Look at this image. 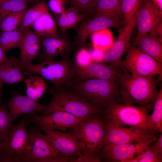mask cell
I'll return each mask as SVG.
<instances>
[{
    "label": "cell",
    "mask_w": 162,
    "mask_h": 162,
    "mask_svg": "<svg viewBox=\"0 0 162 162\" xmlns=\"http://www.w3.org/2000/svg\"><path fill=\"white\" fill-rule=\"evenodd\" d=\"M117 78L121 98L119 103L125 104H138L153 107L159 93L157 86L160 80L154 76L131 75L123 68Z\"/></svg>",
    "instance_id": "6da1fadb"
},
{
    "label": "cell",
    "mask_w": 162,
    "mask_h": 162,
    "mask_svg": "<svg viewBox=\"0 0 162 162\" xmlns=\"http://www.w3.org/2000/svg\"><path fill=\"white\" fill-rule=\"evenodd\" d=\"M70 88L102 114L112 105L119 103L121 98L117 78L75 81Z\"/></svg>",
    "instance_id": "7a4b0ae2"
},
{
    "label": "cell",
    "mask_w": 162,
    "mask_h": 162,
    "mask_svg": "<svg viewBox=\"0 0 162 162\" xmlns=\"http://www.w3.org/2000/svg\"><path fill=\"white\" fill-rule=\"evenodd\" d=\"M68 132L77 140L82 154L99 157V152L105 144L107 134L106 122L102 113L91 115L69 128Z\"/></svg>",
    "instance_id": "3957f363"
},
{
    "label": "cell",
    "mask_w": 162,
    "mask_h": 162,
    "mask_svg": "<svg viewBox=\"0 0 162 162\" xmlns=\"http://www.w3.org/2000/svg\"><path fill=\"white\" fill-rule=\"evenodd\" d=\"M21 64L24 74L38 75L57 88H70L75 81L77 66L69 57L58 61H46L38 64L21 63Z\"/></svg>",
    "instance_id": "277c9868"
},
{
    "label": "cell",
    "mask_w": 162,
    "mask_h": 162,
    "mask_svg": "<svg viewBox=\"0 0 162 162\" xmlns=\"http://www.w3.org/2000/svg\"><path fill=\"white\" fill-rule=\"evenodd\" d=\"M48 88V92L52 95V99L45 108L40 112V116L47 115L57 111L67 112L79 117L100 113L70 87L57 88L53 86Z\"/></svg>",
    "instance_id": "5b68a950"
},
{
    "label": "cell",
    "mask_w": 162,
    "mask_h": 162,
    "mask_svg": "<svg viewBox=\"0 0 162 162\" xmlns=\"http://www.w3.org/2000/svg\"><path fill=\"white\" fill-rule=\"evenodd\" d=\"M152 108L144 105H134L117 102L103 113L105 120L119 127L134 126L142 128L154 134L148 112Z\"/></svg>",
    "instance_id": "8992f818"
},
{
    "label": "cell",
    "mask_w": 162,
    "mask_h": 162,
    "mask_svg": "<svg viewBox=\"0 0 162 162\" xmlns=\"http://www.w3.org/2000/svg\"><path fill=\"white\" fill-rule=\"evenodd\" d=\"M33 137L32 129L26 130L24 117L1 143L0 159L4 162H24Z\"/></svg>",
    "instance_id": "52a82bcc"
},
{
    "label": "cell",
    "mask_w": 162,
    "mask_h": 162,
    "mask_svg": "<svg viewBox=\"0 0 162 162\" xmlns=\"http://www.w3.org/2000/svg\"><path fill=\"white\" fill-rule=\"evenodd\" d=\"M126 56L117 64L128 70L133 75L142 76L159 75L162 80V63L137 49L130 44L127 46Z\"/></svg>",
    "instance_id": "ba28073f"
},
{
    "label": "cell",
    "mask_w": 162,
    "mask_h": 162,
    "mask_svg": "<svg viewBox=\"0 0 162 162\" xmlns=\"http://www.w3.org/2000/svg\"><path fill=\"white\" fill-rule=\"evenodd\" d=\"M34 137L24 162H67L70 159L62 156L46 134L32 129Z\"/></svg>",
    "instance_id": "9c48e42d"
},
{
    "label": "cell",
    "mask_w": 162,
    "mask_h": 162,
    "mask_svg": "<svg viewBox=\"0 0 162 162\" xmlns=\"http://www.w3.org/2000/svg\"><path fill=\"white\" fill-rule=\"evenodd\" d=\"M106 121L107 134L105 144H133L158 138L154 134L140 128L119 127Z\"/></svg>",
    "instance_id": "30bf717a"
},
{
    "label": "cell",
    "mask_w": 162,
    "mask_h": 162,
    "mask_svg": "<svg viewBox=\"0 0 162 162\" xmlns=\"http://www.w3.org/2000/svg\"><path fill=\"white\" fill-rule=\"evenodd\" d=\"M28 115L27 118L28 123L34 124L37 126L50 130H59L64 132L91 115L79 117L67 112L57 111L45 116H40L38 113Z\"/></svg>",
    "instance_id": "8fae6325"
},
{
    "label": "cell",
    "mask_w": 162,
    "mask_h": 162,
    "mask_svg": "<svg viewBox=\"0 0 162 162\" xmlns=\"http://www.w3.org/2000/svg\"><path fill=\"white\" fill-rule=\"evenodd\" d=\"M157 140L152 139L133 144H105L100 151L99 156L101 161L128 162L141 153L147 146Z\"/></svg>",
    "instance_id": "7c38bea8"
},
{
    "label": "cell",
    "mask_w": 162,
    "mask_h": 162,
    "mask_svg": "<svg viewBox=\"0 0 162 162\" xmlns=\"http://www.w3.org/2000/svg\"><path fill=\"white\" fill-rule=\"evenodd\" d=\"M66 32L61 36H40L43 51L38 57L41 62L53 61L58 57H69L71 52L78 49Z\"/></svg>",
    "instance_id": "4fadbf2b"
},
{
    "label": "cell",
    "mask_w": 162,
    "mask_h": 162,
    "mask_svg": "<svg viewBox=\"0 0 162 162\" xmlns=\"http://www.w3.org/2000/svg\"><path fill=\"white\" fill-rule=\"evenodd\" d=\"M123 22L122 19L117 17L98 16L88 18L74 28L76 34L75 43L78 49L85 46L87 39L93 32L109 28H120Z\"/></svg>",
    "instance_id": "5bb4252c"
},
{
    "label": "cell",
    "mask_w": 162,
    "mask_h": 162,
    "mask_svg": "<svg viewBox=\"0 0 162 162\" xmlns=\"http://www.w3.org/2000/svg\"><path fill=\"white\" fill-rule=\"evenodd\" d=\"M162 11L148 0H144L137 13L138 34L133 45H136L144 36L154 31L161 24Z\"/></svg>",
    "instance_id": "9a60e30c"
},
{
    "label": "cell",
    "mask_w": 162,
    "mask_h": 162,
    "mask_svg": "<svg viewBox=\"0 0 162 162\" xmlns=\"http://www.w3.org/2000/svg\"><path fill=\"white\" fill-rule=\"evenodd\" d=\"M44 131L54 146L62 156L69 158L70 162L82 154V150L75 138L68 132L47 129L38 126Z\"/></svg>",
    "instance_id": "2e32d148"
},
{
    "label": "cell",
    "mask_w": 162,
    "mask_h": 162,
    "mask_svg": "<svg viewBox=\"0 0 162 162\" xmlns=\"http://www.w3.org/2000/svg\"><path fill=\"white\" fill-rule=\"evenodd\" d=\"M121 68L116 64L91 62L84 67L77 66L75 81L89 79L111 80L117 79L121 74Z\"/></svg>",
    "instance_id": "e0dca14e"
},
{
    "label": "cell",
    "mask_w": 162,
    "mask_h": 162,
    "mask_svg": "<svg viewBox=\"0 0 162 162\" xmlns=\"http://www.w3.org/2000/svg\"><path fill=\"white\" fill-rule=\"evenodd\" d=\"M136 16L137 14L126 26L119 30L115 41L104 52L102 63L117 64L121 61L123 53L129 44V40L136 22Z\"/></svg>",
    "instance_id": "ac0fdd59"
},
{
    "label": "cell",
    "mask_w": 162,
    "mask_h": 162,
    "mask_svg": "<svg viewBox=\"0 0 162 162\" xmlns=\"http://www.w3.org/2000/svg\"><path fill=\"white\" fill-rule=\"evenodd\" d=\"M6 105L9 110L10 118L13 121L23 114L40 113L46 106L41 104L38 101L15 92L13 93Z\"/></svg>",
    "instance_id": "d6986e66"
},
{
    "label": "cell",
    "mask_w": 162,
    "mask_h": 162,
    "mask_svg": "<svg viewBox=\"0 0 162 162\" xmlns=\"http://www.w3.org/2000/svg\"><path fill=\"white\" fill-rule=\"evenodd\" d=\"M21 71L20 61L12 56L0 64V81L9 84L21 82L24 78Z\"/></svg>",
    "instance_id": "ffe728a7"
},
{
    "label": "cell",
    "mask_w": 162,
    "mask_h": 162,
    "mask_svg": "<svg viewBox=\"0 0 162 162\" xmlns=\"http://www.w3.org/2000/svg\"><path fill=\"white\" fill-rule=\"evenodd\" d=\"M52 16L60 30L63 32L74 28L78 23L86 18L84 14L72 5L65 9L62 14L52 13Z\"/></svg>",
    "instance_id": "44dd1931"
},
{
    "label": "cell",
    "mask_w": 162,
    "mask_h": 162,
    "mask_svg": "<svg viewBox=\"0 0 162 162\" xmlns=\"http://www.w3.org/2000/svg\"><path fill=\"white\" fill-rule=\"evenodd\" d=\"M162 40L149 34L143 37L135 46L137 49L162 63Z\"/></svg>",
    "instance_id": "7402d4cb"
},
{
    "label": "cell",
    "mask_w": 162,
    "mask_h": 162,
    "mask_svg": "<svg viewBox=\"0 0 162 162\" xmlns=\"http://www.w3.org/2000/svg\"><path fill=\"white\" fill-rule=\"evenodd\" d=\"M98 16L122 19L121 0H95L92 16Z\"/></svg>",
    "instance_id": "603a6c76"
},
{
    "label": "cell",
    "mask_w": 162,
    "mask_h": 162,
    "mask_svg": "<svg viewBox=\"0 0 162 162\" xmlns=\"http://www.w3.org/2000/svg\"><path fill=\"white\" fill-rule=\"evenodd\" d=\"M34 32L40 36H57L58 33L55 22L49 11L45 13L31 26Z\"/></svg>",
    "instance_id": "cb8c5ba5"
},
{
    "label": "cell",
    "mask_w": 162,
    "mask_h": 162,
    "mask_svg": "<svg viewBox=\"0 0 162 162\" xmlns=\"http://www.w3.org/2000/svg\"><path fill=\"white\" fill-rule=\"evenodd\" d=\"M26 96L31 99L38 101L48 88L44 79L37 74L29 75L25 80Z\"/></svg>",
    "instance_id": "d4e9b609"
},
{
    "label": "cell",
    "mask_w": 162,
    "mask_h": 162,
    "mask_svg": "<svg viewBox=\"0 0 162 162\" xmlns=\"http://www.w3.org/2000/svg\"><path fill=\"white\" fill-rule=\"evenodd\" d=\"M48 11V5L44 0L36 4L32 8L26 10L19 29L22 32L31 26L35 21Z\"/></svg>",
    "instance_id": "484cf974"
},
{
    "label": "cell",
    "mask_w": 162,
    "mask_h": 162,
    "mask_svg": "<svg viewBox=\"0 0 162 162\" xmlns=\"http://www.w3.org/2000/svg\"><path fill=\"white\" fill-rule=\"evenodd\" d=\"M22 32L19 29L3 31L0 35V47L6 53L14 47H19Z\"/></svg>",
    "instance_id": "4316f807"
},
{
    "label": "cell",
    "mask_w": 162,
    "mask_h": 162,
    "mask_svg": "<svg viewBox=\"0 0 162 162\" xmlns=\"http://www.w3.org/2000/svg\"><path fill=\"white\" fill-rule=\"evenodd\" d=\"M90 36L93 48L95 49L105 51L113 44L111 33L107 28L94 32Z\"/></svg>",
    "instance_id": "83f0119b"
},
{
    "label": "cell",
    "mask_w": 162,
    "mask_h": 162,
    "mask_svg": "<svg viewBox=\"0 0 162 162\" xmlns=\"http://www.w3.org/2000/svg\"><path fill=\"white\" fill-rule=\"evenodd\" d=\"M144 0H121L123 16V26H126L137 14Z\"/></svg>",
    "instance_id": "f1b7e54d"
},
{
    "label": "cell",
    "mask_w": 162,
    "mask_h": 162,
    "mask_svg": "<svg viewBox=\"0 0 162 162\" xmlns=\"http://www.w3.org/2000/svg\"><path fill=\"white\" fill-rule=\"evenodd\" d=\"M6 104L0 105V144L9 134L14 126Z\"/></svg>",
    "instance_id": "f546056e"
},
{
    "label": "cell",
    "mask_w": 162,
    "mask_h": 162,
    "mask_svg": "<svg viewBox=\"0 0 162 162\" xmlns=\"http://www.w3.org/2000/svg\"><path fill=\"white\" fill-rule=\"evenodd\" d=\"M27 10L19 11L10 14L0 21V28L3 31H10L17 28L21 24Z\"/></svg>",
    "instance_id": "4dcf8cb0"
},
{
    "label": "cell",
    "mask_w": 162,
    "mask_h": 162,
    "mask_svg": "<svg viewBox=\"0 0 162 162\" xmlns=\"http://www.w3.org/2000/svg\"><path fill=\"white\" fill-rule=\"evenodd\" d=\"M154 110L149 115L152 123L157 132L162 133V86L154 104Z\"/></svg>",
    "instance_id": "1f68e13d"
},
{
    "label": "cell",
    "mask_w": 162,
    "mask_h": 162,
    "mask_svg": "<svg viewBox=\"0 0 162 162\" xmlns=\"http://www.w3.org/2000/svg\"><path fill=\"white\" fill-rule=\"evenodd\" d=\"M28 0H10L0 5V21L12 13L26 10Z\"/></svg>",
    "instance_id": "d6a6232c"
},
{
    "label": "cell",
    "mask_w": 162,
    "mask_h": 162,
    "mask_svg": "<svg viewBox=\"0 0 162 162\" xmlns=\"http://www.w3.org/2000/svg\"><path fill=\"white\" fill-rule=\"evenodd\" d=\"M41 43L31 44L19 48L20 60L23 64H30L39 55Z\"/></svg>",
    "instance_id": "836d02e7"
},
{
    "label": "cell",
    "mask_w": 162,
    "mask_h": 162,
    "mask_svg": "<svg viewBox=\"0 0 162 162\" xmlns=\"http://www.w3.org/2000/svg\"><path fill=\"white\" fill-rule=\"evenodd\" d=\"M67 0L80 13L84 14L87 19L92 16L95 0Z\"/></svg>",
    "instance_id": "e575fe53"
},
{
    "label": "cell",
    "mask_w": 162,
    "mask_h": 162,
    "mask_svg": "<svg viewBox=\"0 0 162 162\" xmlns=\"http://www.w3.org/2000/svg\"><path fill=\"white\" fill-rule=\"evenodd\" d=\"M162 158L158 156L151 149L150 144L145 148L139 155L128 162H161Z\"/></svg>",
    "instance_id": "d590c367"
},
{
    "label": "cell",
    "mask_w": 162,
    "mask_h": 162,
    "mask_svg": "<svg viewBox=\"0 0 162 162\" xmlns=\"http://www.w3.org/2000/svg\"><path fill=\"white\" fill-rule=\"evenodd\" d=\"M22 32L21 42L19 48H21L28 45L41 43L40 36L30 30L29 28Z\"/></svg>",
    "instance_id": "8d00e7d4"
},
{
    "label": "cell",
    "mask_w": 162,
    "mask_h": 162,
    "mask_svg": "<svg viewBox=\"0 0 162 162\" xmlns=\"http://www.w3.org/2000/svg\"><path fill=\"white\" fill-rule=\"evenodd\" d=\"M77 50L74 61L77 67H84L91 62L89 51L86 48V46Z\"/></svg>",
    "instance_id": "74e56055"
},
{
    "label": "cell",
    "mask_w": 162,
    "mask_h": 162,
    "mask_svg": "<svg viewBox=\"0 0 162 162\" xmlns=\"http://www.w3.org/2000/svg\"><path fill=\"white\" fill-rule=\"evenodd\" d=\"M68 3L67 0H49L48 6L52 13L60 14L65 11Z\"/></svg>",
    "instance_id": "f35d334b"
},
{
    "label": "cell",
    "mask_w": 162,
    "mask_h": 162,
    "mask_svg": "<svg viewBox=\"0 0 162 162\" xmlns=\"http://www.w3.org/2000/svg\"><path fill=\"white\" fill-rule=\"evenodd\" d=\"M99 157L89 154H84L74 158L70 162H100Z\"/></svg>",
    "instance_id": "ab89813d"
},
{
    "label": "cell",
    "mask_w": 162,
    "mask_h": 162,
    "mask_svg": "<svg viewBox=\"0 0 162 162\" xmlns=\"http://www.w3.org/2000/svg\"><path fill=\"white\" fill-rule=\"evenodd\" d=\"M91 57V62L102 63L104 52L94 48L88 50Z\"/></svg>",
    "instance_id": "60d3db41"
},
{
    "label": "cell",
    "mask_w": 162,
    "mask_h": 162,
    "mask_svg": "<svg viewBox=\"0 0 162 162\" xmlns=\"http://www.w3.org/2000/svg\"><path fill=\"white\" fill-rule=\"evenodd\" d=\"M162 133L156 140L155 143L150 146L151 149L158 156L162 158Z\"/></svg>",
    "instance_id": "b9f144b4"
},
{
    "label": "cell",
    "mask_w": 162,
    "mask_h": 162,
    "mask_svg": "<svg viewBox=\"0 0 162 162\" xmlns=\"http://www.w3.org/2000/svg\"><path fill=\"white\" fill-rule=\"evenodd\" d=\"M160 10L162 11V0H148Z\"/></svg>",
    "instance_id": "7bdbcfd3"
},
{
    "label": "cell",
    "mask_w": 162,
    "mask_h": 162,
    "mask_svg": "<svg viewBox=\"0 0 162 162\" xmlns=\"http://www.w3.org/2000/svg\"><path fill=\"white\" fill-rule=\"evenodd\" d=\"M5 53L0 47V64L4 62L8 59L5 55Z\"/></svg>",
    "instance_id": "ee69618b"
},
{
    "label": "cell",
    "mask_w": 162,
    "mask_h": 162,
    "mask_svg": "<svg viewBox=\"0 0 162 162\" xmlns=\"http://www.w3.org/2000/svg\"><path fill=\"white\" fill-rule=\"evenodd\" d=\"M3 83L0 81V105L1 103L2 89Z\"/></svg>",
    "instance_id": "f6af8a7d"
},
{
    "label": "cell",
    "mask_w": 162,
    "mask_h": 162,
    "mask_svg": "<svg viewBox=\"0 0 162 162\" xmlns=\"http://www.w3.org/2000/svg\"><path fill=\"white\" fill-rule=\"evenodd\" d=\"M28 2L32 3H35L37 4L43 0H28Z\"/></svg>",
    "instance_id": "bcb514c9"
},
{
    "label": "cell",
    "mask_w": 162,
    "mask_h": 162,
    "mask_svg": "<svg viewBox=\"0 0 162 162\" xmlns=\"http://www.w3.org/2000/svg\"><path fill=\"white\" fill-rule=\"evenodd\" d=\"M10 0H0V5L2 4L8 2Z\"/></svg>",
    "instance_id": "7dc6e473"
},
{
    "label": "cell",
    "mask_w": 162,
    "mask_h": 162,
    "mask_svg": "<svg viewBox=\"0 0 162 162\" xmlns=\"http://www.w3.org/2000/svg\"><path fill=\"white\" fill-rule=\"evenodd\" d=\"M0 148H1V143L0 144Z\"/></svg>",
    "instance_id": "c3c4849f"
}]
</instances>
